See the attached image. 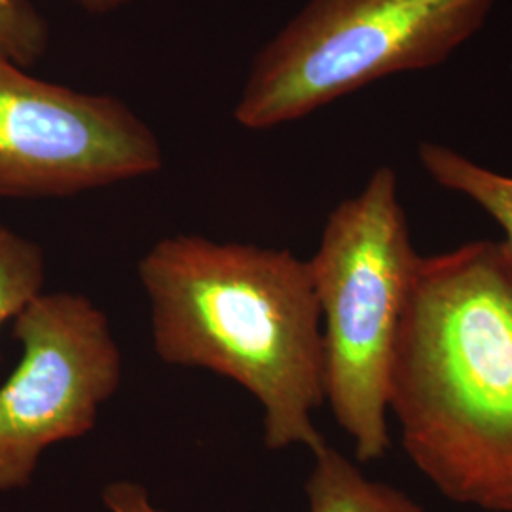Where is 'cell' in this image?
<instances>
[{
	"mask_svg": "<svg viewBox=\"0 0 512 512\" xmlns=\"http://www.w3.org/2000/svg\"><path fill=\"white\" fill-rule=\"evenodd\" d=\"M403 448L440 494L512 512V253L420 256L389 376Z\"/></svg>",
	"mask_w": 512,
	"mask_h": 512,
	"instance_id": "cell-1",
	"label": "cell"
},
{
	"mask_svg": "<svg viewBox=\"0 0 512 512\" xmlns=\"http://www.w3.org/2000/svg\"><path fill=\"white\" fill-rule=\"evenodd\" d=\"M160 361L241 385L262 410L268 450L327 444L321 311L310 264L287 249L177 234L137 264Z\"/></svg>",
	"mask_w": 512,
	"mask_h": 512,
	"instance_id": "cell-2",
	"label": "cell"
},
{
	"mask_svg": "<svg viewBox=\"0 0 512 512\" xmlns=\"http://www.w3.org/2000/svg\"><path fill=\"white\" fill-rule=\"evenodd\" d=\"M420 262L391 167L327 219L308 260L321 311L325 403L361 463L391 446L389 376L406 300Z\"/></svg>",
	"mask_w": 512,
	"mask_h": 512,
	"instance_id": "cell-3",
	"label": "cell"
},
{
	"mask_svg": "<svg viewBox=\"0 0 512 512\" xmlns=\"http://www.w3.org/2000/svg\"><path fill=\"white\" fill-rule=\"evenodd\" d=\"M497 0H308L255 55L234 109L243 128L291 124L366 86L433 69Z\"/></svg>",
	"mask_w": 512,
	"mask_h": 512,
	"instance_id": "cell-4",
	"label": "cell"
},
{
	"mask_svg": "<svg viewBox=\"0 0 512 512\" xmlns=\"http://www.w3.org/2000/svg\"><path fill=\"white\" fill-rule=\"evenodd\" d=\"M12 323L21 357L0 384V494L29 488L48 448L93 431L124 376L109 317L84 294L42 293Z\"/></svg>",
	"mask_w": 512,
	"mask_h": 512,
	"instance_id": "cell-5",
	"label": "cell"
},
{
	"mask_svg": "<svg viewBox=\"0 0 512 512\" xmlns=\"http://www.w3.org/2000/svg\"><path fill=\"white\" fill-rule=\"evenodd\" d=\"M162 167L158 135L126 101L40 80L0 54V198H71Z\"/></svg>",
	"mask_w": 512,
	"mask_h": 512,
	"instance_id": "cell-6",
	"label": "cell"
},
{
	"mask_svg": "<svg viewBox=\"0 0 512 512\" xmlns=\"http://www.w3.org/2000/svg\"><path fill=\"white\" fill-rule=\"evenodd\" d=\"M313 458L306 482L310 512H425L401 490L366 478L329 444Z\"/></svg>",
	"mask_w": 512,
	"mask_h": 512,
	"instance_id": "cell-7",
	"label": "cell"
},
{
	"mask_svg": "<svg viewBox=\"0 0 512 512\" xmlns=\"http://www.w3.org/2000/svg\"><path fill=\"white\" fill-rule=\"evenodd\" d=\"M420 164L435 183L461 194L482 207L505 232L512 253V175H503L454 148L423 141L418 148Z\"/></svg>",
	"mask_w": 512,
	"mask_h": 512,
	"instance_id": "cell-8",
	"label": "cell"
},
{
	"mask_svg": "<svg viewBox=\"0 0 512 512\" xmlns=\"http://www.w3.org/2000/svg\"><path fill=\"white\" fill-rule=\"evenodd\" d=\"M46 256L37 241L0 219V327L44 293Z\"/></svg>",
	"mask_w": 512,
	"mask_h": 512,
	"instance_id": "cell-9",
	"label": "cell"
},
{
	"mask_svg": "<svg viewBox=\"0 0 512 512\" xmlns=\"http://www.w3.org/2000/svg\"><path fill=\"white\" fill-rule=\"evenodd\" d=\"M50 27L29 0H0V54L23 69L46 54Z\"/></svg>",
	"mask_w": 512,
	"mask_h": 512,
	"instance_id": "cell-10",
	"label": "cell"
},
{
	"mask_svg": "<svg viewBox=\"0 0 512 512\" xmlns=\"http://www.w3.org/2000/svg\"><path fill=\"white\" fill-rule=\"evenodd\" d=\"M103 505L109 512H165L154 505L150 492L133 480H114L103 488Z\"/></svg>",
	"mask_w": 512,
	"mask_h": 512,
	"instance_id": "cell-11",
	"label": "cell"
},
{
	"mask_svg": "<svg viewBox=\"0 0 512 512\" xmlns=\"http://www.w3.org/2000/svg\"><path fill=\"white\" fill-rule=\"evenodd\" d=\"M80 10L92 16H109L126 8L133 0H71Z\"/></svg>",
	"mask_w": 512,
	"mask_h": 512,
	"instance_id": "cell-12",
	"label": "cell"
}]
</instances>
